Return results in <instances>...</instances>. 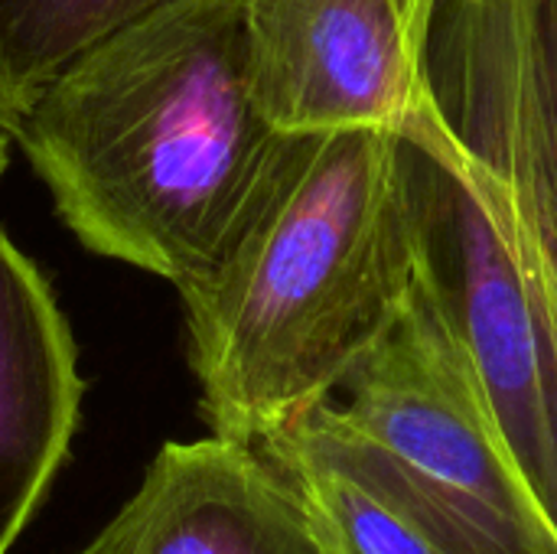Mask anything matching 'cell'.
<instances>
[{
  "mask_svg": "<svg viewBox=\"0 0 557 554\" xmlns=\"http://www.w3.org/2000/svg\"><path fill=\"white\" fill-rule=\"evenodd\" d=\"M401 127L418 274L557 532V186L532 0H444Z\"/></svg>",
  "mask_w": 557,
  "mask_h": 554,
  "instance_id": "obj_1",
  "label": "cell"
},
{
  "mask_svg": "<svg viewBox=\"0 0 557 554\" xmlns=\"http://www.w3.org/2000/svg\"><path fill=\"white\" fill-rule=\"evenodd\" d=\"M414 274L401 134H290L215 261L176 287L209 434L264 444L333 402Z\"/></svg>",
  "mask_w": 557,
  "mask_h": 554,
  "instance_id": "obj_2",
  "label": "cell"
},
{
  "mask_svg": "<svg viewBox=\"0 0 557 554\" xmlns=\"http://www.w3.org/2000/svg\"><path fill=\"white\" fill-rule=\"evenodd\" d=\"M13 137L88 251L180 287L290 134L255 98L245 0H173L65 69Z\"/></svg>",
  "mask_w": 557,
  "mask_h": 554,
  "instance_id": "obj_3",
  "label": "cell"
},
{
  "mask_svg": "<svg viewBox=\"0 0 557 554\" xmlns=\"http://www.w3.org/2000/svg\"><path fill=\"white\" fill-rule=\"evenodd\" d=\"M336 402L457 554H557L486 392L421 274Z\"/></svg>",
  "mask_w": 557,
  "mask_h": 554,
  "instance_id": "obj_4",
  "label": "cell"
},
{
  "mask_svg": "<svg viewBox=\"0 0 557 554\" xmlns=\"http://www.w3.org/2000/svg\"><path fill=\"white\" fill-rule=\"evenodd\" d=\"M444 0H245L255 98L281 134L395 131L434 95Z\"/></svg>",
  "mask_w": 557,
  "mask_h": 554,
  "instance_id": "obj_5",
  "label": "cell"
},
{
  "mask_svg": "<svg viewBox=\"0 0 557 554\" xmlns=\"http://www.w3.org/2000/svg\"><path fill=\"white\" fill-rule=\"evenodd\" d=\"M78 554H330L304 496L258 447L170 441Z\"/></svg>",
  "mask_w": 557,
  "mask_h": 554,
  "instance_id": "obj_6",
  "label": "cell"
},
{
  "mask_svg": "<svg viewBox=\"0 0 557 554\" xmlns=\"http://www.w3.org/2000/svg\"><path fill=\"white\" fill-rule=\"evenodd\" d=\"M69 320L29 255L0 229V554L49 496L82 418Z\"/></svg>",
  "mask_w": 557,
  "mask_h": 554,
  "instance_id": "obj_7",
  "label": "cell"
},
{
  "mask_svg": "<svg viewBox=\"0 0 557 554\" xmlns=\"http://www.w3.org/2000/svg\"><path fill=\"white\" fill-rule=\"evenodd\" d=\"M258 447L297 487L330 554H457L408 503L336 398Z\"/></svg>",
  "mask_w": 557,
  "mask_h": 554,
  "instance_id": "obj_8",
  "label": "cell"
},
{
  "mask_svg": "<svg viewBox=\"0 0 557 554\" xmlns=\"http://www.w3.org/2000/svg\"><path fill=\"white\" fill-rule=\"evenodd\" d=\"M173 0H0V131L95 46Z\"/></svg>",
  "mask_w": 557,
  "mask_h": 554,
  "instance_id": "obj_9",
  "label": "cell"
},
{
  "mask_svg": "<svg viewBox=\"0 0 557 554\" xmlns=\"http://www.w3.org/2000/svg\"><path fill=\"white\" fill-rule=\"evenodd\" d=\"M532 7H535V36H539V62H542L545 108H548V127H552L557 186V0H532Z\"/></svg>",
  "mask_w": 557,
  "mask_h": 554,
  "instance_id": "obj_10",
  "label": "cell"
},
{
  "mask_svg": "<svg viewBox=\"0 0 557 554\" xmlns=\"http://www.w3.org/2000/svg\"><path fill=\"white\" fill-rule=\"evenodd\" d=\"M10 137H13V134L0 131V176H3V170H7V163H10Z\"/></svg>",
  "mask_w": 557,
  "mask_h": 554,
  "instance_id": "obj_11",
  "label": "cell"
}]
</instances>
